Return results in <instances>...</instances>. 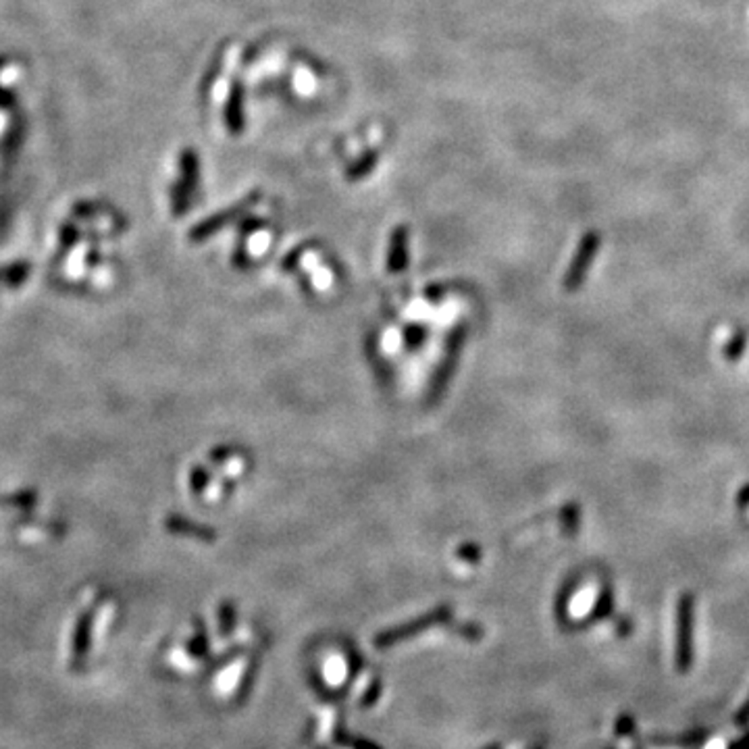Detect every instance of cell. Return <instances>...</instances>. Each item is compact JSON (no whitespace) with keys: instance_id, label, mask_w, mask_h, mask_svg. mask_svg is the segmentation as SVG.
I'll return each instance as SVG.
<instances>
[{"instance_id":"1","label":"cell","mask_w":749,"mask_h":749,"mask_svg":"<svg viewBox=\"0 0 749 749\" xmlns=\"http://www.w3.org/2000/svg\"><path fill=\"white\" fill-rule=\"evenodd\" d=\"M198 177H200V163H198L196 152L191 148H185L179 154V179L171 191L173 211L177 215L188 211L190 198L198 185Z\"/></svg>"},{"instance_id":"2","label":"cell","mask_w":749,"mask_h":749,"mask_svg":"<svg viewBox=\"0 0 749 749\" xmlns=\"http://www.w3.org/2000/svg\"><path fill=\"white\" fill-rule=\"evenodd\" d=\"M599 246V236L596 231H589L587 236L581 239L579 244V250H577V256L573 259V265H571V271L565 277V287L566 290H577L581 285V281H583L587 269H589V262L593 256H596V250Z\"/></svg>"},{"instance_id":"3","label":"cell","mask_w":749,"mask_h":749,"mask_svg":"<svg viewBox=\"0 0 749 749\" xmlns=\"http://www.w3.org/2000/svg\"><path fill=\"white\" fill-rule=\"evenodd\" d=\"M223 121L231 136H239L244 131V86L239 80L231 82L223 109Z\"/></svg>"},{"instance_id":"4","label":"cell","mask_w":749,"mask_h":749,"mask_svg":"<svg viewBox=\"0 0 749 749\" xmlns=\"http://www.w3.org/2000/svg\"><path fill=\"white\" fill-rule=\"evenodd\" d=\"M254 202H256V196H250V198H246L244 202H239L238 207L227 208V211L219 213V215H213L211 219L205 221V223H200V225L194 227V231H191V238H194V239H205L208 236H213V233L217 231V230H221V227H225L227 223H231V221L236 219V217H239V215H242L244 211H248V208L253 207Z\"/></svg>"},{"instance_id":"5","label":"cell","mask_w":749,"mask_h":749,"mask_svg":"<svg viewBox=\"0 0 749 749\" xmlns=\"http://www.w3.org/2000/svg\"><path fill=\"white\" fill-rule=\"evenodd\" d=\"M406 265V230H395L392 238V254H389V269L402 271Z\"/></svg>"},{"instance_id":"6","label":"cell","mask_w":749,"mask_h":749,"mask_svg":"<svg viewBox=\"0 0 749 749\" xmlns=\"http://www.w3.org/2000/svg\"><path fill=\"white\" fill-rule=\"evenodd\" d=\"M377 159H379V154L375 152V150H367V152L363 154L361 159H356L355 163L350 165V169L346 171V176H347V179H355V182H358V179H363V177H367L371 171L375 169V165H377Z\"/></svg>"},{"instance_id":"7","label":"cell","mask_w":749,"mask_h":749,"mask_svg":"<svg viewBox=\"0 0 749 749\" xmlns=\"http://www.w3.org/2000/svg\"><path fill=\"white\" fill-rule=\"evenodd\" d=\"M15 106V94L7 88H0V109H11Z\"/></svg>"},{"instance_id":"8","label":"cell","mask_w":749,"mask_h":749,"mask_svg":"<svg viewBox=\"0 0 749 749\" xmlns=\"http://www.w3.org/2000/svg\"><path fill=\"white\" fill-rule=\"evenodd\" d=\"M9 63V59L7 57H0V69H4V65Z\"/></svg>"}]
</instances>
